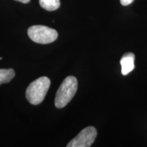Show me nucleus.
Segmentation results:
<instances>
[{
  "instance_id": "nucleus-5",
  "label": "nucleus",
  "mask_w": 147,
  "mask_h": 147,
  "mask_svg": "<svg viewBox=\"0 0 147 147\" xmlns=\"http://www.w3.org/2000/svg\"><path fill=\"white\" fill-rule=\"evenodd\" d=\"M135 55L132 53H127L123 55L121 59L120 63L121 65V72L122 74L125 76L133 70L135 67L134 65Z\"/></svg>"
},
{
  "instance_id": "nucleus-9",
  "label": "nucleus",
  "mask_w": 147,
  "mask_h": 147,
  "mask_svg": "<svg viewBox=\"0 0 147 147\" xmlns=\"http://www.w3.org/2000/svg\"><path fill=\"white\" fill-rule=\"evenodd\" d=\"M16 1H19V2L23 3H27L30 1V0H15Z\"/></svg>"
},
{
  "instance_id": "nucleus-6",
  "label": "nucleus",
  "mask_w": 147,
  "mask_h": 147,
  "mask_svg": "<svg viewBox=\"0 0 147 147\" xmlns=\"http://www.w3.org/2000/svg\"><path fill=\"white\" fill-rule=\"evenodd\" d=\"M40 5L47 11H55L60 7V0H39Z\"/></svg>"
},
{
  "instance_id": "nucleus-7",
  "label": "nucleus",
  "mask_w": 147,
  "mask_h": 147,
  "mask_svg": "<svg viewBox=\"0 0 147 147\" xmlns=\"http://www.w3.org/2000/svg\"><path fill=\"white\" fill-rule=\"evenodd\" d=\"M15 76V72L12 69H0V85L8 83Z\"/></svg>"
},
{
  "instance_id": "nucleus-8",
  "label": "nucleus",
  "mask_w": 147,
  "mask_h": 147,
  "mask_svg": "<svg viewBox=\"0 0 147 147\" xmlns=\"http://www.w3.org/2000/svg\"><path fill=\"white\" fill-rule=\"evenodd\" d=\"M134 1V0H120L121 4H122L123 5H125V6L131 4V3L133 2Z\"/></svg>"
},
{
  "instance_id": "nucleus-4",
  "label": "nucleus",
  "mask_w": 147,
  "mask_h": 147,
  "mask_svg": "<svg viewBox=\"0 0 147 147\" xmlns=\"http://www.w3.org/2000/svg\"><path fill=\"white\" fill-rule=\"evenodd\" d=\"M97 137V130L94 127L83 129L74 138L67 144V147H89Z\"/></svg>"
},
{
  "instance_id": "nucleus-2",
  "label": "nucleus",
  "mask_w": 147,
  "mask_h": 147,
  "mask_svg": "<svg viewBox=\"0 0 147 147\" xmlns=\"http://www.w3.org/2000/svg\"><path fill=\"white\" fill-rule=\"evenodd\" d=\"M78 89V81L76 77L67 76L60 85L55 100V105L62 108L67 105L76 94Z\"/></svg>"
},
{
  "instance_id": "nucleus-3",
  "label": "nucleus",
  "mask_w": 147,
  "mask_h": 147,
  "mask_svg": "<svg viewBox=\"0 0 147 147\" xmlns=\"http://www.w3.org/2000/svg\"><path fill=\"white\" fill-rule=\"evenodd\" d=\"M27 34L32 41L42 45L52 43L58 38V33L55 29L44 25L30 27L27 30Z\"/></svg>"
},
{
  "instance_id": "nucleus-1",
  "label": "nucleus",
  "mask_w": 147,
  "mask_h": 147,
  "mask_svg": "<svg viewBox=\"0 0 147 147\" xmlns=\"http://www.w3.org/2000/svg\"><path fill=\"white\" fill-rule=\"evenodd\" d=\"M51 85L50 79L43 76L36 79L28 86L26 90L27 100L33 105H38L45 100Z\"/></svg>"
}]
</instances>
